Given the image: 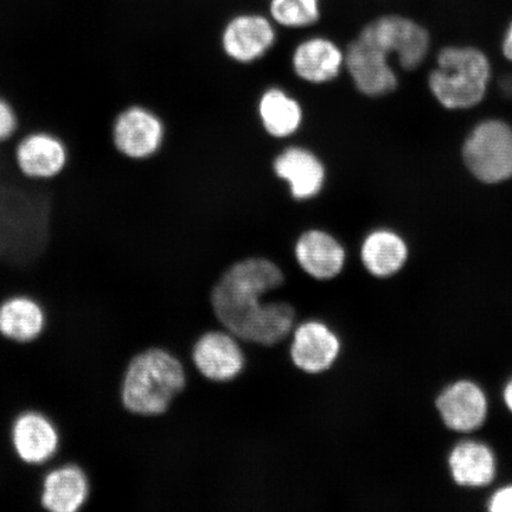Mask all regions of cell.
<instances>
[{
  "label": "cell",
  "instance_id": "6da1fadb",
  "mask_svg": "<svg viewBox=\"0 0 512 512\" xmlns=\"http://www.w3.org/2000/svg\"><path fill=\"white\" fill-rule=\"evenodd\" d=\"M188 384L181 360L169 350L150 347L127 363L120 398L126 411L138 418H157L169 412Z\"/></svg>",
  "mask_w": 512,
  "mask_h": 512
},
{
  "label": "cell",
  "instance_id": "7a4b0ae2",
  "mask_svg": "<svg viewBox=\"0 0 512 512\" xmlns=\"http://www.w3.org/2000/svg\"><path fill=\"white\" fill-rule=\"evenodd\" d=\"M491 78V62L482 49L451 44L439 50L428 88L446 110L466 111L485 99Z\"/></svg>",
  "mask_w": 512,
  "mask_h": 512
},
{
  "label": "cell",
  "instance_id": "3957f363",
  "mask_svg": "<svg viewBox=\"0 0 512 512\" xmlns=\"http://www.w3.org/2000/svg\"><path fill=\"white\" fill-rule=\"evenodd\" d=\"M463 162L480 183L502 184L512 179V126L501 119L480 121L467 134Z\"/></svg>",
  "mask_w": 512,
  "mask_h": 512
},
{
  "label": "cell",
  "instance_id": "277c9868",
  "mask_svg": "<svg viewBox=\"0 0 512 512\" xmlns=\"http://www.w3.org/2000/svg\"><path fill=\"white\" fill-rule=\"evenodd\" d=\"M362 40L394 57L402 69H418L430 54L432 37L424 24L401 14H384L371 19L358 32Z\"/></svg>",
  "mask_w": 512,
  "mask_h": 512
},
{
  "label": "cell",
  "instance_id": "5b68a950",
  "mask_svg": "<svg viewBox=\"0 0 512 512\" xmlns=\"http://www.w3.org/2000/svg\"><path fill=\"white\" fill-rule=\"evenodd\" d=\"M111 137L120 156L140 162L150 159L162 149L165 127L155 112L144 106L132 105L115 115Z\"/></svg>",
  "mask_w": 512,
  "mask_h": 512
},
{
  "label": "cell",
  "instance_id": "8992f818",
  "mask_svg": "<svg viewBox=\"0 0 512 512\" xmlns=\"http://www.w3.org/2000/svg\"><path fill=\"white\" fill-rule=\"evenodd\" d=\"M69 162L67 143L48 130L30 131L19 138L15 145L16 169L28 181H54L64 174Z\"/></svg>",
  "mask_w": 512,
  "mask_h": 512
},
{
  "label": "cell",
  "instance_id": "52a82bcc",
  "mask_svg": "<svg viewBox=\"0 0 512 512\" xmlns=\"http://www.w3.org/2000/svg\"><path fill=\"white\" fill-rule=\"evenodd\" d=\"M277 28L268 15L242 12L230 18L224 25L221 32L222 50L235 62H255L277 43Z\"/></svg>",
  "mask_w": 512,
  "mask_h": 512
},
{
  "label": "cell",
  "instance_id": "ba28073f",
  "mask_svg": "<svg viewBox=\"0 0 512 512\" xmlns=\"http://www.w3.org/2000/svg\"><path fill=\"white\" fill-rule=\"evenodd\" d=\"M191 360L204 379L226 383L236 379L246 366L242 343L224 329L204 332L191 351Z\"/></svg>",
  "mask_w": 512,
  "mask_h": 512
},
{
  "label": "cell",
  "instance_id": "9c48e42d",
  "mask_svg": "<svg viewBox=\"0 0 512 512\" xmlns=\"http://www.w3.org/2000/svg\"><path fill=\"white\" fill-rule=\"evenodd\" d=\"M390 60L381 49L358 36L344 50V67L357 91L369 98L389 95L398 88V74Z\"/></svg>",
  "mask_w": 512,
  "mask_h": 512
},
{
  "label": "cell",
  "instance_id": "30bf717a",
  "mask_svg": "<svg viewBox=\"0 0 512 512\" xmlns=\"http://www.w3.org/2000/svg\"><path fill=\"white\" fill-rule=\"evenodd\" d=\"M435 407L445 427L459 434L478 431L489 415L488 395L471 380L448 384L437 396Z\"/></svg>",
  "mask_w": 512,
  "mask_h": 512
},
{
  "label": "cell",
  "instance_id": "8fae6325",
  "mask_svg": "<svg viewBox=\"0 0 512 512\" xmlns=\"http://www.w3.org/2000/svg\"><path fill=\"white\" fill-rule=\"evenodd\" d=\"M341 351V338L322 320H304L293 331L290 358L294 366L305 374L319 375L330 370Z\"/></svg>",
  "mask_w": 512,
  "mask_h": 512
},
{
  "label": "cell",
  "instance_id": "7c38bea8",
  "mask_svg": "<svg viewBox=\"0 0 512 512\" xmlns=\"http://www.w3.org/2000/svg\"><path fill=\"white\" fill-rule=\"evenodd\" d=\"M294 260L305 274L318 281L339 277L348 265V252L336 236L323 229H309L298 236Z\"/></svg>",
  "mask_w": 512,
  "mask_h": 512
},
{
  "label": "cell",
  "instance_id": "4fadbf2b",
  "mask_svg": "<svg viewBox=\"0 0 512 512\" xmlns=\"http://www.w3.org/2000/svg\"><path fill=\"white\" fill-rule=\"evenodd\" d=\"M297 325V310L291 303L268 299L249 315L236 338L241 343L275 348L291 342Z\"/></svg>",
  "mask_w": 512,
  "mask_h": 512
},
{
  "label": "cell",
  "instance_id": "5bb4252c",
  "mask_svg": "<svg viewBox=\"0 0 512 512\" xmlns=\"http://www.w3.org/2000/svg\"><path fill=\"white\" fill-rule=\"evenodd\" d=\"M273 169L275 175L288 184L294 200H312L324 188L325 166L315 153L305 147H287L274 159Z\"/></svg>",
  "mask_w": 512,
  "mask_h": 512
},
{
  "label": "cell",
  "instance_id": "9a60e30c",
  "mask_svg": "<svg viewBox=\"0 0 512 512\" xmlns=\"http://www.w3.org/2000/svg\"><path fill=\"white\" fill-rule=\"evenodd\" d=\"M448 472L454 483L465 489H483L494 483L497 458L483 441L467 439L454 445L447 458Z\"/></svg>",
  "mask_w": 512,
  "mask_h": 512
},
{
  "label": "cell",
  "instance_id": "2e32d148",
  "mask_svg": "<svg viewBox=\"0 0 512 512\" xmlns=\"http://www.w3.org/2000/svg\"><path fill=\"white\" fill-rule=\"evenodd\" d=\"M12 444L24 463L40 465L55 456L60 435L55 425L40 412L18 415L11 430Z\"/></svg>",
  "mask_w": 512,
  "mask_h": 512
},
{
  "label": "cell",
  "instance_id": "e0dca14e",
  "mask_svg": "<svg viewBox=\"0 0 512 512\" xmlns=\"http://www.w3.org/2000/svg\"><path fill=\"white\" fill-rule=\"evenodd\" d=\"M360 259L364 271L371 277L377 280L393 278L407 265L408 243L396 230L377 228L363 239Z\"/></svg>",
  "mask_w": 512,
  "mask_h": 512
},
{
  "label": "cell",
  "instance_id": "ac0fdd59",
  "mask_svg": "<svg viewBox=\"0 0 512 512\" xmlns=\"http://www.w3.org/2000/svg\"><path fill=\"white\" fill-rule=\"evenodd\" d=\"M292 64L298 78L312 85H323L341 73L344 50L329 37L312 36L294 49Z\"/></svg>",
  "mask_w": 512,
  "mask_h": 512
},
{
  "label": "cell",
  "instance_id": "d6986e66",
  "mask_svg": "<svg viewBox=\"0 0 512 512\" xmlns=\"http://www.w3.org/2000/svg\"><path fill=\"white\" fill-rule=\"evenodd\" d=\"M88 495L86 473L78 465H63L44 478L41 502L53 512H75L85 505Z\"/></svg>",
  "mask_w": 512,
  "mask_h": 512
},
{
  "label": "cell",
  "instance_id": "ffe728a7",
  "mask_svg": "<svg viewBox=\"0 0 512 512\" xmlns=\"http://www.w3.org/2000/svg\"><path fill=\"white\" fill-rule=\"evenodd\" d=\"M46 315L29 297L17 296L0 304V334L18 343L34 341L42 334Z\"/></svg>",
  "mask_w": 512,
  "mask_h": 512
},
{
  "label": "cell",
  "instance_id": "44dd1931",
  "mask_svg": "<svg viewBox=\"0 0 512 512\" xmlns=\"http://www.w3.org/2000/svg\"><path fill=\"white\" fill-rule=\"evenodd\" d=\"M259 117L270 136L284 139L298 132L304 113L299 102L283 89L270 88L260 98Z\"/></svg>",
  "mask_w": 512,
  "mask_h": 512
},
{
  "label": "cell",
  "instance_id": "7402d4cb",
  "mask_svg": "<svg viewBox=\"0 0 512 512\" xmlns=\"http://www.w3.org/2000/svg\"><path fill=\"white\" fill-rule=\"evenodd\" d=\"M267 12L278 28H312L322 19V0H268Z\"/></svg>",
  "mask_w": 512,
  "mask_h": 512
},
{
  "label": "cell",
  "instance_id": "603a6c76",
  "mask_svg": "<svg viewBox=\"0 0 512 512\" xmlns=\"http://www.w3.org/2000/svg\"><path fill=\"white\" fill-rule=\"evenodd\" d=\"M21 121L14 105L0 95V145L9 143L16 137Z\"/></svg>",
  "mask_w": 512,
  "mask_h": 512
},
{
  "label": "cell",
  "instance_id": "cb8c5ba5",
  "mask_svg": "<svg viewBox=\"0 0 512 512\" xmlns=\"http://www.w3.org/2000/svg\"><path fill=\"white\" fill-rule=\"evenodd\" d=\"M486 509L490 512H512V484L497 489L486 502Z\"/></svg>",
  "mask_w": 512,
  "mask_h": 512
},
{
  "label": "cell",
  "instance_id": "d4e9b609",
  "mask_svg": "<svg viewBox=\"0 0 512 512\" xmlns=\"http://www.w3.org/2000/svg\"><path fill=\"white\" fill-rule=\"evenodd\" d=\"M501 49L505 60L512 63V19L503 32Z\"/></svg>",
  "mask_w": 512,
  "mask_h": 512
},
{
  "label": "cell",
  "instance_id": "484cf974",
  "mask_svg": "<svg viewBox=\"0 0 512 512\" xmlns=\"http://www.w3.org/2000/svg\"><path fill=\"white\" fill-rule=\"evenodd\" d=\"M503 402L508 411L512 414V377L505 383L503 389Z\"/></svg>",
  "mask_w": 512,
  "mask_h": 512
}]
</instances>
